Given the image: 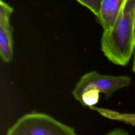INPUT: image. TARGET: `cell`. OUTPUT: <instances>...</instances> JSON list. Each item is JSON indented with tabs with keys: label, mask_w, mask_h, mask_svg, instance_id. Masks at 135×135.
I'll return each instance as SVG.
<instances>
[{
	"label": "cell",
	"mask_w": 135,
	"mask_h": 135,
	"mask_svg": "<svg viewBox=\"0 0 135 135\" xmlns=\"http://www.w3.org/2000/svg\"><path fill=\"white\" fill-rule=\"evenodd\" d=\"M13 28L11 25H0V55L2 60L10 62L13 59Z\"/></svg>",
	"instance_id": "4"
},
{
	"label": "cell",
	"mask_w": 135,
	"mask_h": 135,
	"mask_svg": "<svg viewBox=\"0 0 135 135\" xmlns=\"http://www.w3.org/2000/svg\"><path fill=\"white\" fill-rule=\"evenodd\" d=\"M6 135H78L72 127L43 113L33 112L20 118Z\"/></svg>",
	"instance_id": "2"
},
{
	"label": "cell",
	"mask_w": 135,
	"mask_h": 135,
	"mask_svg": "<svg viewBox=\"0 0 135 135\" xmlns=\"http://www.w3.org/2000/svg\"><path fill=\"white\" fill-rule=\"evenodd\" d=\"M13 9L7 3L0 0V25H10L9 18Z\"/></svg>",
	"instance_id": "8"
},
{
	"label": "cell",
	"mask_w": 135,
	"mask_h": 135,
	"mask_svg": "<svg viewBox=\"0 0 135 135\" xmlns=\"http://www.w3.org/2000/svg\"><path fill=\"white\" fill-rule=\"evenodd\" d=\"M131 78L127 75H107L92 71L84 74L72 91L74 98L80 101L82 94L89 90H97L109 99L117 90L129 86Z\"/></svg>",
	"instance_id": "3"
},
{
	"label": "cell",
	"mask_w": 135,
	"mask_h": 135,
	"mask_svg": "<svg viewBox=\"0 0 135 135\" xmlns=\"http://www.w3.org/2000/svg\"><path fill=\"white\" fill-rule=\"evenodd\" d=\"M122 2V0L110 1V14L108 21V30L111 28L115 23Z\"/></svg>",
	"instance_id": "7"
},
{
	"label": "cell",
	"mask_w": 135,
	"mask_h": 135,
	"mask_svg": "<svg viewBox=\"0 0 135 135\" xmlns=\"http://www.w3.org/2000/svg\"><path fill=\"white\" fill-rule=\"evenodd\" d=\"M99 93L97 90H88L82 94L79 102L84 107H93L98 102Z\"/></svg>",
	"instance_id": "6"
},
{
	"label": "cell",
	"mask_w": 135,
	"mask_h": 135,
	"mask_svg": "<svg viewBox=\"0 0 135 135\" xmlns=\"http://www.w3.org/2000/svg\"><path fill=\"white\" fill-rule=\"evenodd\" d=\"M132 71L134 72L135 74V51L134 52L133 55V65H132Z\"/></svg>",
	"instance_id": "12"
},
{
	"label": "cell",
	"mask_w": 135,
	"mask_h": 135,
	"mask_svg": "<svg viewBox=\"0 0 135 135\" xmlns=\"http://www.w3.org/2000/svg\"><path fill=\"white\" fill-rule=\"evenodd\" d=\"M110 1L102 0L99 13L97 16L98 20L103 28V31L108 30L109 28L108 21L110 14Z\"/></svg>",
	"instance_id": "5"
},
{
	"label": "cell",
	"mask_w": 135,
	"mask_h": 135,
	"mask_svg": "<svg viewBox=\"0 0 135 135\" xmlns=\"http://www.w3.org/2000/svg\"><path fill=\"white\" fill-rule=\"evenodd\" d=\"M132 29H133V44L135 49V5L133 8L132 18Z\"/></svg>",
	"instance_id": "11"
},
{
	"label": "cell",
	"mask_w": 135,
	"mask_h": 135,
	"mask_svg": "<svg viewBox=\"0 0 135 135\" xmlns=\"http://www.w3.org/2000/svg\"><path fill=\"white\" fill-rule=\"evenodd\" d=\"M106 135H129V133L121 129H115L108 132Z\"/></svg>",
	"instance_id": "10"
},
{
	"label": "cell",
	"mask_w": 135,
	"mask_h": 135,
	"mask_svg": "<svg viewBox=\"0 0 135 135\" xmlns=\"http://www.w3.org/2000/svg\"><path fill=\"white\" fill-rule=\"evenodd\" d=\"M134 2L122 0L113 26L103 31L101 41V50L114 64L125 66L130 61L134 48L133 44L132 18Z\"/></svg>",
	"instance_id": "1"
},
{
	"label": "cell",
	"mask_w": 135,
	"mask_h": 135,
	"mask_svg": "<svg viewBox=\"0 0 135 135\" xmlns=\"http://www.w3.org/2000/svg\"><path fill=\"white\" fill-rule=\"evenodd\" d=\"M79 3L89 8L96 17L98 15L102 0H76Z\"/></svg>",
	"instance_id": "9"
}]
</instances>
